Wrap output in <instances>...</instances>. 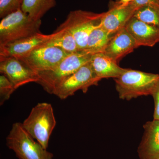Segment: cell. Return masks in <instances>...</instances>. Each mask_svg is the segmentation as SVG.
I'll use <instances>...</instances> for the list:
<instances>
[{
    "label": "cell",
    "instance_id": "obj_10",
    "mask_svg": "<svg viewBox=\"0 0 159 159\" xmlns=\"http://www.w3.org/2000/svg\"><path fill=\"white\" fill-rule=\"evenodd\" d=\"M51 34L41 32L0 46V57L20 58L28 55L34 49L43 46L50 39Z\"/></svg>",
    "mask_w": 159,
    "mask_h": 159
},
{
    "label": "cell",
    "instance_id": "obj_18",
    "mask_svg": "<svg viewBox=\"0 0 159 159\" xmlns=\"http://www.w3.org/2000/svg\"><path fill=\"white\" fill-rule=\"evenodd\" d=\"M55 5L56 0H23L20 8L33 20H40Z\"/></svg>",
    "mask_w": 159,
    "mask_h": 159
},
{
    "label": "cell",
    "instance_id": "obj_21",
    "mask_svg": "<svg viewBox=\"0 0 159 159\" xmlns=\"http://www.w3.org/2000/svg\"><path fill=\"white\" fill-rule=\"evenodd\" d=\"M20 7L19 0H0V18H3Z\"/></svg>",
    "mask_w": 159,
    "mask_h": 159
},
{
    "label": "cell",
    "instance_id": "obj_8",
    "mask_svg": "<svg viewBox=\"0 0 159 159\" xmlns=\"http://www.w3.org/2000/svg\"><path fill=\"white\" fill-rule=\"evenodd\" d=\"M70 54L58 47L43 45L18 59L31 70L39 72L52 68Z\"/></svg>",
    "mask_w": 159,
    "mask_h": 159
},
{
    "label": "cell",
    "instance_id": "obj_7",
    "mask_svg": "<svg viewBox=\"0 0 159 159\" xmlns=\"http://www.w3.org/2000/svg\"><path fill=\"white\" fill-rule=\"evenodd\" d=\"M101 80L95 74L89 61L63 80L56 89L54 95L61 99H65L79 90L85 93L89 88L98 85Z\"/></svg>",
    "mask_w": 159,
    "mask_h": 159
},
{
    "label": "cell",
    "instance_id": "obj_3",
    "mask_svg": "<svg viewBox=\"0 0 159 159\" xmlns=\"http://www.w3.org/2000/svg\"><path fill=\"white\" fill-rule=\"evenodd\" d=\"M22 124L30 135L47 149L50 137L56 125L52 105L46 102L38 103Z\"/></svg>",
    "mask_w": 159,
    "mask_h": 159
},
{
    "label": "cell",
    "instance_id": "obj_19",
    "mask_svg": "<svg viewBox=\"0 0 159 159\" xmlns=\"http://www.w3.org/2000/svg\"><path fill=\"white\" fill-rule=\"evenodd\" d=\"M133 16L159 29V4L145 5L138 8Z\"/></svg>",
    "mask_w": 159,
    "mask_h": 159
},
{
    "label": "cell",
    "instance_id": "obj_12",
    "mask_svg": "<svg viewBox=\"0 0 159 159\" xmlns=\"http://www.w3.org/2000/svg\"><path fill=\"white\" fill-rule=\"evenodd\" d=\"M139 47L134 38L124 27L112 36L103 53L118 63L122 57Z\"/></svg>",
    "mask_w": 159,
    "mask_h": 159
},
{
    "label": "cell",
    "instance_id": "obj_4",
    "mask_svg": "<svg viewBox=\"0 0 159 159\" xmlns=\"http://www.w3.org/2000/svg\"><path fill=\"white\" fill-rule=\"evenodd\" d=\"M41 24V20H33L20 8L2 19L0 23V46L40 32Z\"/></svg>",
    "mask_w": 159,
    "mask_h": 159
},
{
    "label": "cell",
    "instance_id": "obj_13",
    "mask_svg": "<svg viewBox=\"0 0 159 159\" xmlns=\"http://www.w3.org/2000/svg\"><path fill=\"white\" fill-rule=\"evenodd\" d=\"M144 134L138 148L140 159L159 158V120L148 121L143 126Z\"/></svg>",
    "mask_w": 159,
    "mask_h": 159
},
{
    "label": "cell",
    "instance_id": "obj_20",
    "mask_svg": "<svg viewBox=\"0 0 159 159\" xmlns=\"http://www.w3.org/2000/svg\"><path fill=\"white\" fill-rule=\"evenodd\" d=\"M13 84L3 74L0 76V104L9 99L11 94L16 90Z\"/></svg>",
    "mask_w": 159,
    "mask_h": 159
},
{
    "label": "cell",
    "instance_id": "obj_26",
    "mask_svg": "<svg viewBox=\"0 0 159 159\" xmlns=\"http://www.w3.org/2000/svg\"><path fill=\"white\" fill-rule=\"evenodd\" d=\"M156 159H159V158H157Z\"/></svg>",
    "mask_w": 159,
    "mask_h": 159
},
{
    "label": "cell",
    "instance_id": "obj_25",
    "mask_svg": "<svg viewBox=\"0 0 159 159\" xmlns=\"http://www.w3.org/2000/svg\"><path fill=\"white\" fill-rule=\"evenodd\" d=\"M23 0H19L20 3L21 4V6L22 2Z\"/></svg>",
    "mask_w": 159,
    "mask_h": 159
},
{
    "label": "cell",
    "instance_id": "obj_11",
    "mask_svg": "<svg viewBox=\"0 0 159 159\" xmlns=\"http://www.w3.org/2000/svg\"><path fill=\"white\" fill-rule=\"evenodd\" d=\"M136 9L132 2L126 5L116 3L108 11L104 12L101 27L110 34L114 35L125 27Z\"/></svg>",
    "mask_w": 159,
    "mask_h": 159
},
{
    "label": "cell",
    "instance_id": "obj_17",
    "mask_svg": "<svg viewBox=\"0 0 159 159\" xmlns=\"http://www.w3.org/2000/svg\"><path fill=\"white\" fill-rule=\"evenodd\" d=\"M114 35L110 34L101 26L94 29L89 35L84 51L93 55L103 53Z\"/></svg>",
    "mask_w": 159,
    "mask_h": 159
},
{
    "label": "cell",
    "instance_id": "obj_6",
    "mask_svg": "<svg viewBox=\"0 0 159 159\" xmlns=\"http://www.w3.org/2000/svg\"><path fill=\"white\" fill-rule=\"evenodd\" d=\"M104 12L95 13L82 10L71 11L60 27L66 29L76 40L79 51H84L92 31L100 27Z\"/></svg>",
    "mask_w": 159,
    "mask_h": 159
},
{
    "label": "cell",
    "instance_id": "obj_23",
    "mask_svg": "<svg viewBox=\"0 0 159 159\" xmlns=\"http://www.w3.org/2000/svg\"><path fill=\"white\" fill-rule=\"evenodd\" d=\"M136 9L149 4H159V0H134L132 2Z\"/></svg>",
    "mask_w": 159,
    "mask_h": 159
},
{
    "label": "cell",
    "instance_id": "obj_16",
    "mask_svg": "<svg viewBox=\"0 0 159 159\" xmlns=\"http://www.w3.org/2000/svg\"><path fill=\"white\" fill-rule=\"evenodd\" d=\"M44 45L58 47L70 53L79 51L73 35L66 29L60 26L51 34L50 39Z\"/></svg>",
    "mask_w": 159,
    "mask_h": 159
},
{
    "label": "cell",
    "instance_id": "obj_14",
    "mask_svg": "<svg viewBox=\"0 0 159 159\" xmlns=\"http://www.w3.org/2000/svg\"><path fill=\"white\" fill-rule=\"evenodd\" d=\"M125 27L139 47H152L159 43V29L133 16L127 22Z\"/></svg>",
    "mask_w": 159,
    "mask_h": 159
},
{
    "label": "cell",
    "instance_id": "obj_22",
    "mask_svg": "<svg viewBox=\"0 0 159 159\" xmlns=\"http://www.w3.org/2000/svg\"><path fill=\"white\" fill-rule=\"evenodd\" d=\"M154 102L153 119L159 120V81L151 95Z\"/></svg>",
    "mask_w": 159,
    "mask_h": 159
},
{
    "label": "cell",
    "instance_id": "obj_24",
    "mask_svg": "<svg viewBox=\"0 0 159 159\" xmlns=\"http://www.w3.org/2000/svg\"><path fill=\"white\" fill-rule=\"evenodd\" d=\"M134 1V0H119L117 3L120 5H126L133 2Z\"/></svg>",
    "mask_w": 159,
    "mask_h": 159
},
{
    "label": "cell",
    "instance_id": "obj_9",
    "mask_svg": "<svg viewBox=\"0 0 159 159\" xmlns=\"http://www.w3.org/2000/svg\"><path fill=\"white\" fill-rule=\"evenodd\" d=\"M0 73L10 80L16 89L30 83H37L39 80L37 72L14 57H0Z\"/></svg>",
    "mask_w": 159,
    "mask_h": 159
},
{
    "label": "cell",
    "instance_id": "obj_1",
    "mask_svg": "<svg viewBox=\"0 0 159 159\" xmlns=\"http://www.w3.org/2000/svg\"><path fill=\"white\" fill-rule=\"evenodd\" d=\"M120 99L129 100L142 96H151L159 81V74L127 69L115 79Z\"/></svg>",
    "mask_w": 159,
    "mask_h": 159
},
{
    "label": "cell",
    "instance_id": "obj_15",
    "mask_svg": "<svg viewBox=\"0 0 159 159\" xmlns=\"http://www.w3.org/2000/svg\"><path fill=\"white\" fill-rule=\"evenodd\" d=\"M94 72L100 79L119 77L127 69L122 68L103 53L93 54L90 61Z\"/></svg>",
    "mask_w": 159,
    "mask_h": 159
},
{
    "label": "cell",
    "instance_id": "obj_5",
    "mask_svg": "<svg viewBox=\"0 0 159 159\" xmlns=\"http://www.w3.org/2000/svg\"><path fill=\"white\" fill-rule=\"evenodd\" d=\"M6 141L7 147L19 159H53L54 157L30 135L20 122L12 124Z\"/></svg>",
    "mask_w": 159,
    "mask_h": 159
},
{
    "label": "cell",
    "instance_id": "obj_2",
    "mask_svg": "<svg viewBox=\"0 0 159 159\" xmlns=\"http://www.w3.org/2000/svg\"><path fill=\"white\" fill-rule=\"evenodd\" d=\"M92 55L84 51L71 53L52 68L37 72L39 80L37 83L47 93L54 94L63 80L89 62Z\"/></svg>",
    "mask_w": 159,
    "mask_h": 159
}]
</instances>
